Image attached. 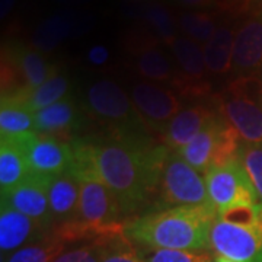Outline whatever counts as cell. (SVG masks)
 I'll return each instance as SVG.
<instances>
[{"label":"cell","mask_w":262,"mask_h":262,"mask_svg":"<svg viewBox=\"0 0 262 262\" xmlns=\"http://www.w3.org/2000/svg\"><path fill=\"white\" fill-rule=\"evenodd\" d=\"M98 175L113 191L122 217L146 208L158 196L160 177L170 149L153 144L146 131H111L94 137Z\"/></svg>","instance_id":"obj_1"},{"label":"cell","mask_w":262,"mask_h":262,"mask_svg":"<svg viewBox=\"0 0 262 262\" xmlns=\"http://www.w3.org/2000/svg\"><path fill=\"white\" fill-rule=\"evenodd\" d=\"M217 217L219 210L210 201L153 210L127 222L124 234L143 249L210 251V232Z\"/></svg>","instance_id":"obj_2"},{"label":"cell","mask_w":262,"mask_h":262,"mask_svg":"<svg viewBox=\"0 0 262 262\" xmlns=\"http://www.w3.org/2000/svg\"><path fill=\"white\" fill-rule=\"evenodd\" d=\"M261 84L258 77H237L217 96V113L246 144H262Z\"/></svg>","instance_id":"obj_3"},{"label":"cell","mask_w":262,"mask_h":262,"mask_svg":"<svg viewBox=\"0 0 262 262\" xmlns=\"http://www.w3.org/2000/svg\"><path fill=\"white\" fill-rule=\"evenodd\" d=\"M156 210L178 206H198L208 203L206 178L170 150L160 177Z\"/></svg>","instance_id":"obj_4"},{"label":"cell","mask_w":262,"mask_h":262,"mask_svg":"<svg viewBox=\"0 0 262 262\" xmlns=\"http://www.w3.org/2000/svg\"><path fill=\"white\" fill-rule=\"evenodd\" d=\"M86 110L96 120L110 124L111 131H144L147 127L141 121L133 101L114 80L102 79L86 89Z\"/></svg>","instance_id":"obj_5"},{"label":"cell","mask_w":262,"mask_h":262,"mask_svg":"<svg viewBox=\"0 0 262 262\" xmlns=\"http://www.w3.org/2000/svg\"><path fill=\"white\" fill-rule=\"evenodd\" d=\"M210 251L215 256L236 262H261L262 203H259V219L251 225L232 223L217 217L210 232Z\"/></svg>","instance_id":"obj_6"},{"label":"cell","mask_w":262,"mask_h":262,"mask_svg":"<svg viewBox=\"0 0 262 262\" xmlns=\"http://www.w3.org/2000/svg\"><path fill=\"white\" fill-rule=\"evenodd\" d=\"M204 178L210 203L219 211L234 206L258 204L259 196L241 160L223 166H211Z\"/></svg>","instance_id":"obj_7"},{"label":"cell","mask_w":262,"mask_h":262,"mask_svg":"<svg viewBox=\"0 0 262 262\" xmlns=\"http://www.w3.org/2000/svg\"><path fill=\"white\" fill-rule=\"evenodd\" d=\"M130 98L144 125L162 134L172 118L182 110L178 95L151 82L134 84Z\"/></svg>","instance_id":"obj_8"},{"label":"cell","mask_w":262,"mask_h":262,"mask_svg":"<svg viewBox=\"0 0 262 262\" xmlns=\"http://www.w3.org/2000/svg\"><path fill=\"white\" fill-rule=\"evenodd\" d=\"M29 172L42 178H53L70 170L73 151L69 141L34 133L25 144Z\"/></svg>","instance_id":"obj_9"},{"label":"cell","mask_w":262,"mask_h":262,"mask_svg":"<svg viewBox=\"0 0 262 262\" xmlns=\"http://www.w3.org/2000/svg\"><path fill=\"white\" fill-rule=\"evenodd\" d=\"M48 184L50 178L29 173L28 178L24 179L19 185L10 189L9 192L2 194V204L12 207L13 210L53 230L54 226L50 214Z\"/></svg>","instance_id":"obj_10"},{"label":"cell","mask_w":262,"mask_h":262,"mask_svg":"<svg viewBox=\"0 0 262 262\" xmlns=\"http://www.w3.org/2000/svg\"><path fill=\"white\" fill-rule=\"evenodd\" d=\"M232 72L237 77L262 73V16L246 19L236 29Z\"/></svg>","instance_id":"obj_11"},{"label":"cell","mask_w":262,"mask_h":262,"mask_svg":"<svg viewBox=\"0 0 262 262\" xmlns=\"http://www.w3.org/2000/svg\"><path fill=\"white\" fill-rule=\"evenodd\" d=\"M46 226L39 225L28 215L12 207L0 204V251L2 258L29 244H35L51 234Z\"/></svg>","instance_id":"obj_12"},{"label":"cell","mask_w":262,"mask_h":262,"mask_svg":"<svg viewBox=\"0 0 262 262\" xmlns=\"http://www.w3.org/2000/svg\"><path fill=\"white\" fill-rule=\"evenodd\" d=\"M80 124L82 113L70 96L35 113V133L64 141L77 131Z\"/></svg>","instance_id":"obj_13"},{"label":"cell","mask_w":262,"mask_h":262,"mask_svg":"<svg viewBox=\"0 0 262 262\" xmlns=\"http://www.w3.org/2000/svg\"><path fill=\"white\" fill-rule=\"evenodd\" d=\"M80 200V181L72 172H64L50 179L48 203L53 226L72 222L77 214Z\"/></svg>","instance_id":"obj_14"},{"label":"cell","mask_w":262,"mask_h":262,"mask_svg":"<svg viewBox=\"0 0 262 262\" xmlns=\"http://www.w3.org/2000/svg\"><path fill=\"white\" fill-rule=\"evenodd\" d=\"M169 47L181 69V73L187 80V95L206 94V86L203 83L207 73L204 50L198 42L185 35H178L169 44Z\"/></svg>","instance_id":"obj_15"},{"label":"cell","mask_w":262,"mask_h":262,"mask_svg":"<svg viewBox=\"0 0 262 262\" xmlns=\"http://www.w3.org/2000/svg\"><path fill=\"white\" fill-rule=\"evenodd\" d=\"M215 114V111L204 105L182 108L163 133V144L173 151H178L206 127Z\"/></svg>","instance_id":"obj_16"},{"label":"cell","mask_w":262,"mask_h":262,"mask_svg":"<svg viewBox=\"0 0 262 262\" xmlns=\"http://www.w3.org/2000/svg\"><path fill=\"white\" fill-rule=\"evenodd\" d=\"M35 133V131H34ZM32 133L18 139H0V192L6 194L28 178V160L25 143Z\"/></svg>","instance_id":"obj_17"},{"label":"cell","mask_w":262,"mask_h":262,"mask_svg":"<svg viewBox=\"0 0 262 262\" xmlns=\"http://www.w3.org/2000/svg\"><path fill=\"white\" fill-rule=\"evenodd\" d=\"M223 124H225V118L217 113L206 127L177 153L182 159L187 160L195 170L206 175V172L211 166L215 146Z\"/></svg>","instance_id":"obj_18"},{"label":"cell","mask_w":262,"mask_h":262,"mask_svg":"<svg viewBox=\"0 0 262 262\" xmlns=\"http://www.w3.org/2000/svg\"><path fill=\"white\" fill-rule=\"evenodd\" d=\"M136 69L139 75L151 83L162 82L172 84V88L181 77L165 51L153 39H147L136 48Z\"/></svg>","instance_id":"obj_19"},{"label":"cell","mask_w":262,"mask_h":262,"mask_svg":"<svg viewBox=\"0 0 262 262\" xmlns=\"http://www.w3.org/2000/svg\"><path fill=\"white\" fill-rule=\"evenodd\" d=\"M35 131V113L15 96H2L0 139H18Z\"/></svg>","instance_id":"obj_20"},{"label":"cell","mask_w":262,"mask_h":262,"mask_svg":"<svg viewBox=\"0 0 262 262\" xmlns=\"http://www.w3.org/2000/svg\"><path fill=\"white\" fill-rule=\"evenodd\" d=\"M234 31L227 24L220 25L211 39L204 44V60L207 72L223 76L233 69Z\"/></svg>","instance_id":"obj_21"},{"label":"cell","mask_w":262,"mask_h":262,"mask_svg":"<svg viewBox=\"0 0 262 262\" xmlns=\"http://www.w3.org/2000/svg\"><path fill=\"white\" fill-rule=\"evenodd\" d=\"M69 91H70V79L67 77V75L56 70L44 83L28 94L20 96L16 95H6V96L18 98L22 102H25L32 113H37L39 110H44L50 105L60 102L61 99L67 98Z\"/></svg>","instance_id":"obj_22"},{"label":"cell","mask_w":262,"mask_h":262,"mask_svg":"<svg viewBox=\"0 0 262 262\" xmlns=\"http://www.w3.org/2000/svg\"><path fill=\"white\" fill-rule=\"evenodd\" d=\"M67 249V245L50 234L42 241L29 244L8 256H3L2 262H54Z\"/></svg>","instance_id":"obj_23"},{"label":"cell","mask_w":262,"mask_h":262,"mask_svg":"<svg viewBox=\"0 0 262 262\" xmlns=\"http://www.w3.org/2000/svg\"><path fill=\"white\" fill-rule=\"evenodd\" d=\"M177 24L184 35L194 39L198 44L208 42L219 28L214 15L201 10H188L181 13Z\"/></svg>","instance_id":"obj_24"},{"label":"cell","mask_w":262,"mask_h":262,"mask_svg":"<svg viewBox=\"0 0 262 262\" xmlns=\"http://www.w3.org/2000/svg\"><path fill=\"white\" fill-rule=\"evenodd\" d=\"M73 28L72 19L66 15H56L42 22L34 35V44L39 50H51L66 38Z\"/></svg>","instance_id":"obj_25"},{"label":"cell","mask_w":262,"mask_h":262,"mask_svg":"<svg viewBox=\"0 0 262 262\" xmlns=\"http://www.w3.org/2000/svg\"><path fill=\"white\" fill-rule=\"evenodd\" d=\"M141 15L155 28L158 38H160L168 46L178 37L177 35L178 24L173 20L165 6H162L159 3H147L141 9Z\"/></svg>","instance_id":"obj_26"},{"label":"cell","mask_w":262,"mask_h":262,"mask_svg":"<svg viewBox=\"0 0 262 262\" xmlns=\"http://www.w3.org/2000/svg\"><path fill=\"white\" fill-rule=\"evenodd\" d=\"M141 252V251H140ZM146 262H214L211 251H178V249H147L141 252Z\"/></svg>","instance_id":"obj_27"},{"label":"cell","mask_w":262,"mask_h":262,"mask_svg":"<svg viewBox=\"0 0 262 262\" xmlns=\"http://www.w3.org/2000/svg\"><path fill=\"white\" fill-rule=\"evenodd\" d=\"M102 262H146L141 252L125 237V234H117L106 242Z\"/></svg>","instance_id":"obj_28"},{"label":"cell","mask_w":262,"mask_h":262,"mask_svg":"<svg viewBox=\"0 0 262 262\" xmlns=\"http://www.w3.org/2000/svg\"><path fill=\"white\" fill-rule=\"evenodd\" d=\"M241 162L262 201V144H246L241 153Z\"/></svg>","instance_id":"obj_29"},{"label":"cell","mask_w":262,"mask_h":262,"mask_svg":"<svg viewBox=\"0 0 262 262\" xmlns=\"http://www.w3.org/2000/svg\"><path fill=\"white\" fill-rule=\"evenodd\" d=\"M110 58V51L105 46H94L88 51V61L94 66H103Z\"/></svg>","instance_id":"obj_30"},{"label":"cell","mask_w":262,"mask_h":262,"mask_svg":"<svg viewBox=\"0 0 262 262\" xmlns=\"http://www.w3.org/2000/svg\"><path fill=\"white\" fill-rule=\"evenodd\" d=\"M89 244V242H88ZM88 244L76 245L73 248H69L66 249L64 252L61 253L54 262H80L82 256H83L84 251H86V246Z\"/></svg>","instance_id":"obj_31"},{"label":"cell","mask_w":262,"mask_h":262,"mask_svg":"<svg viewBox=\"0 0 262 262\" xmlns=\"http://www.w3.org/2000/svg\"><path fill=\"white\" fill-rule=\"evenodd\" d=\"M184 8H192V9H200V8H208L214 3V0H173Z\"/></svg>","instance_id":"obj_32"},{"label":"cell","mask_w":262,"mask_h":262,"mask_svg":"<svg viewBox=\"0 0 262 262\" xmlns=\"http://www.w3.org/2000/svg\"><path fill=\"white\" fill-rule=\"evenodd\" d=\"M251 2L255 5V8L258 9V12L261 13V16H262V0H251Z\"/></svg>","instance_id":"obj_33"},{"label":"cell","mask_w":262,"mask_h":262,"mask_svg":"<svg viewBox=\"0 0 262 262\" xmlns=\"http://www.w3.org/2000/svg\"><path fill=\"white\" fill-rule=\"evenodd\" d=\"M214 262H236V261H232V259H229V258H223V256H215Z\"/></svg>","instance_id":"obj_34"},{"label":"cell","mask_w":262,"mask_h":262,"mask_svg":"<svg viewBox=\"0 0 262 262\" xmlns=\"http://www.w3.org/2000/svg\"><path fill=\"white\" fill-rule=\"evenodd\" d=\"M261 262H262V259H261Z\"/></svg>","instance_id":"obj_35"}]
</instances>
